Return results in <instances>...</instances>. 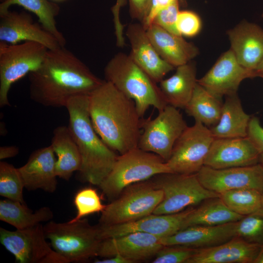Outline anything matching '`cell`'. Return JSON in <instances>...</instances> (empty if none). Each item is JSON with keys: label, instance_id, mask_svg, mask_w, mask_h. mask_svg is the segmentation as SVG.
<instances>
[{"label": "cell", "instance_id": "7a4b0ae2", "mask_svg": "<svg viewBox=\"0 0 263 263\" xmlns=\"http://www.w3.org/2000/svg\"><path fill=\"white\" fill-rule=\"evenodd\" d=\"M93 127L112 150L123 154L138 147L141 117L134 101L105 80L89 95Z\"/></svg>", "mask_w": 263, "mask_h": 263}, {"label": "cell", "instance_id": "44dd1931", "mask_svg": "<svg viewBox=\"0 0 263 263\" xmlns=\"http://www.w3.org/2000/svg\"><path fill=\"white\" fill-rule=\"evenodd\" d=\"M56 155L50 145L33 151L25 164L18 168L29 191L41 189L53 193L57 188Z\"/></svg>", "mask_w": 263, "mask_h": 263}, {"label": "cell", "instance_id": "cb8c5ba5", "mask_svg": "<svg viewBox=\"0 0 263 263\" xmlns=\"http://www.w3.org/2000/svg\"><path fill=\"white\" fill-rule=\"evenodd\" d=\"M146 32L160 56L174 67L188 63L199 54L194 44L156 24H151Z\"/></svg>", "mask_w": 263, "mask_h": 263}, {"label": "cell", "instance_id": "4dcf8cb0", "mask_svg": "<svg viewBox=\"0 0 263 263\" xmlns=\"http://www.w3.org/2000/svg\"><path fill=\"white\" fill-rule=\"evenodd\" d=\"M222 99L214 95L198 83L191 97L185 108L186 113L207 127L219 121L223 107Z\"/></svg>", "mask_w": 263, "mask_h": 263}, {"label": "cell", "instance_id": "7bdbcfd3", "mask_svg": "<svg viewBox=\"0 0 263 263\" xmlns=\"http://www.w3.org/2000/svg\"><path fill=\"white\" fill-rule=\"evenodd\" d=\"M95 263H132L128 260L119 255L106 258L102 260H95Z\"/></svg>", "mask_w": 263, "mask_h": 263}, {"label": "cell", "instance_id": "5b68a950", "mask_svg": "<svg viewBox=\"0 0 263 263\" xmlns=\"http://www.w3.org/2000/svg\"><path fill=\"white\" fill-rule=\"evenodd\" d=\"M167 173L172 172L160 156L137 147L118 156L99 187L109 199H115L128 187Z\"/></svg>", "mask_w": 263, "mask_h": 263}, {"label": "cell", "instance_id": "9c48e42d", "mask_svg": "<svg viewBox=\"0 0 263 263\" xmlns=\"http://www.w3.org/2000/svg\"><path fill=\"white\" fill-rule=\"evenodd\" d=\"M156 176L154 183L163 190L164 196L152 214L178 213L188 207L198 205L206 199L220 197L219 193L205 188L197 173H167Z\"/></svg>", "mask_w": 263, "mask_h": 263}, {"label": "cell", "instance_id": "ee69618b", "mask_svg": "<svg viewBox=\"0 0 263 263\" xmlns=\"http://www.w3.org/2000/svg\"><path fill=\"white\" fill-rule=\"evenodd\" d=\"M253 263H263V246L262 247Z\"/></svg>", "mask_w": 263, "mask_h": 263}, {"label": "cell", "instance_id": "bcb514c9", "mask_svg": "<svg viewBox=\"0 0 263 263\" xmlns=\"http://www.w3.org/2000/svg\"><path fill=\"white\" fill-rule=\"evenodd\" d=\"M125 2V0H117L116 5L114 7L116 9H119L121 6L123 5Z\"/></svg>", "mask_w": 263, "mask_h": 263}, {"label": "cell", "instance_id": "b9f144b4", "mask_svg": "<svg viewBox=\"0 0 263 263\" xmlns=\"http://www.w3.org/2000/svg\"><path fill=\"white\" fill-rule=\"evenodd\" d=\"M19 152V148L15 146H2L0 147V160L13 157Z\"/></svg>", "mask_w": 263, "mask_h": 263}, {"label": "cell", "instance_id": "484cf974", "mask_svg": "<svg viewBox=\"0 0 263 263\" xmlns=\"http://www.w3.org/2000/svg\"><path fill=\"white\" fill-rule=\"evenodd\" d=\"M197 83L195 64L189 61L177 67L175 73L159 82V87L168 104L185 109Z\"/></svg>", "mask_w": 263, "mask_h": 263}, {"label": "cell", "instance_id": "f6af8a7d", "mask_svg": "<svg viewBox=\"0 0 263 263\" xmlns=\"http://www.w3.org/2000/svg\"><path fill=\"white\" fill-rule=\"evenodd\" d=\"M258 77L263 78V59L256 69Z\"/></svg>", "mask_w": 263, "mask_h": 263}, {"label": "cell", "instance_id": "2e32d148", "mask_svg": "<svg viewBox=\"0 0 263 263\" xmlns=\"http://www.w3.org/2000/svg\"><path fill=\"white\" fill-rule=\"evenodd\" d=\"M192 207L173 214H151L132 222L107 226L98 225L101 240L140 232L161 238L171 236L181 230L184 221Z\"/></svg>", "mask_w": 263, "mask_h": 263}, {"label": "cell", "instance_id": "c3c4849f", "mask_svg": "<svg viewBox=\"0 0 263 263\" xmlns=\"http://www.w3.org/2000/svg\"><path fill=\"white\" fill-rule=\"evenodd\" d=\"M262 208H263V192L262 193Z\"/></svg>", "mask_w": 263, "mask_h": 263}, {"label": "cell", "instance_id": "8992f818", "mask_svg": "<svg viewBox=\"0 0 263 263\" xmlns=\"http://www.w3.org/2000/svg\"><path fill=\"white\" fill-rule=\"evenodd\" d=\"M43 230L53 249L68 263L96 256L102 241L98 226L91 225L86 219L64 223L50 221L43 226Z\"/></svg>", "mask_w": 263, "mask_h": 263}, {"label": "cell", "instance_id": "8fae6325", "mask_svg": "<svg viewBox=\"0 0 263 263\" xmlns=\"http://www.w3.org/2000/svg\"><path fill=\"white\" fill-rule=\"evenodd\" d=\"M39 224L24 229L0 228V242L19 263H68L46 240Z\"/></svg>", "mask_w": 263, "mask_h": 263}, {"label": "cell", "instance_id": "7c38bea8", "mask_svg": "<svg viewBox=\"0 0 263 263\" xmlns=\"http://www.w3.org/2000/svg\"><path fill=\"white\" fill-rule=\"evenodd\" d=\"M208 128L195 121L188 127L176 142L166 163L172 173H197L205 161L214 139Z\"/></svg>", "mask_w": 263, "mask_h": 263}, {"label": "cell", "instance_id": "e0dca14e", "mask_svg": "<svg viewBox=\"0 0 263 263\" xmlns=\"http://www.w3.org/2000/svg\"><path fill=\"white\" fill-rule=\"evenodd\" d=\"M161 238L145 232H132L102 240L96 256L109 258L119 255L132 263L155 256L164 246Z\"/></svg>", "mask_w": 263, "mask_h": 263}, {"label": "cell", "instance_id": "ba28073f", "mask_svg": "<svg viewBox=\"0 0 263 263\" xmlns=\"http://www.w3.org/2000/svg\"><path fill=\"white\" fill-rule=\"evenodd\" d=\"M49 49L34 41L9 44L0 41V107L9 106L12 85L41 65Z\"/></svg>", "mask_w": 263, "mask_h": 263}, {"label": "cell", "instance_id": "3957f363", "mask_svg": "<svg viewBox=\"0 0 263 263\" xmlns=\"http://www.w3.org/2000/svg\"><path fill=\"white\" fill-rule=\"evenodd\" d=\"M66 108L68 127L81 158L78 171L80 179L99 186L111 171L118 155L104 142L93 127L89 111V95L72 98Z\"/></svg>", "mask_w": 263, "mask_h": 263}, {"label": "cell", "instance_id": "9a60e30c", "mask_svg": "<svg viewBox=\"0 0 263 263\" xmlns=\"http://www.w3.org/2000/svg\"><path fill=\"white\" fill-rule=\"evenodd\" d=\"M0 41L13 44L34 41L43 44L49 50L62 47L39 22L34 21L30 14L9 10L0 14Z\"/></svg>", "mask_w": 263, "mask_h": 263}, {"label": "cell", "instance_id": "83f0119b", "mask_svg": "<svg viewBox=\"0 0 263 263\" xmlns=\"http://www.w3.org/2000/svg\"><path fill=\"white\" fill-rule=\"evenodd\" d=\"M244 216L230 209L220 197L210 198L191 208L184 221L181 230L194 225L214 226L236 222Z\"/></svg>", "mask_w": 263, "mask_h": 263}, {"label": "cell", "instance_id": "f35d334b", "mask_svg": "<svg viewBox=\"0 0 263 263\" xmlns=\"http://www.w3.org/2000/svg\"><path fill=\"white\" fill-rule=\"evenodd\" d=\"M259 151L263 153V127L256 117H251L247 130V136Z\"/></svg>", "mask_w": 263, "mask_h": 263}, {"label": "cell", "instance_id": "52a82bcc", "mask_svg": "<svg viewBox=\"0 0 263 263\" xmlns=\"http://www.w3.org/2000/svg\"><path fill=\"white\" fill-rule=\"evenodd\" d=\"M163 196V190L154 182L144 181L132 184L106 206L101 212L98 225L128 223L151 214Z\"/></svg>", "mask_w": 263, "mask_h": 263}, {"label": "cell", "instance_id": "ab89813d", "mask_svg": "<svg viewBox=\"0 0 263 263\" xmlns=\"http://www.w3.org/2000/svg\"><path fill=\"white\" fill-rule=\"evenodd\" d=\"M128 1L129 12L131 18L142 23L147 15L150 0H128Z\"/></svg>", "mask_w": 263, "mask_h": 263}, {"label": "cell", "instance_id": "6da1fadb", "mask_svg": "<svg viewBox=\"0 0 263 263\" xmlns=\"http://www.w3.org/2000/svg\"><path fill=\"white\" fill-rule=\"evenodd\" d=\"M28 75L31 99L50 107H66L70 99L89 95L104 81L65 47L48 50L39 67Z\"/></svg>", "mask_w": 263, "mask_h": 263}, {"label": "cell", "instance_id": "d6a6232c", "mask_svg": "<svg viewBox=\"0 0 263 263\" xmlns=\"http://www.w3.org/2000/svg\"><path fill=\"white\" fill-rule=\"evenodd\" d=\"M24 184L18 168L4 161L0 162V195L26 205L23 197Z\"/></svg>", "mask_w": 263, "mask_h": 263}, {"label": "cell", "instance_id": "1f68e13d", "mask_svg": "<svg viewBox=\"0 0 263 263\" xmlns=\"http://www.w3.org/2000/svg\"><path fill=\"white\" fill-rule=\"evenodd\" d=\"M220 198L233 212L243 216L262 208V193L251 188H239L221 193Z\"/></svg>", "mask_w": 263, "mask_h": 263}, {"label": "cell", "instance_id": "30bf717a", "mask_svg": "<svg viewBox=\"0 0 263 263\" xmlns=\"http://www.w3.org/2000/svg\"><path fill=\"white\" fill-rule=\"evenodd\" d=\"M154 118H142V132L138 147L154 153L166 162L169 158L173 147L188 127L178 108L167 105L158 111Z\"/></svg>", "mask_w": 263, "mask_h": 263}, {"label": "cell", "instance_id": "74e56055", "mask_svg": "<svg viewBox=\"0 0 263 263\" xmlns=\"http://www.w3.org/2000/svg\"><path fill=\"white\" fill-rule=\"evenodd\" d=\"M177 30L182 36L193 37L200 31L202 23L199 16L189 10L180 11L176 21Z\"/></svg>", "mask_w": 263, "mask_h": 263}, {"label": "cell", "instance_id": "f1b7e54d", "mask_svg": "<svg viewBox=\"0 0 263 263\" xmlns=\"http://www.w3.org/2000/svg\"><path fill=\"white\" fill-rule=\"evenodd\" d=\"M53 217L52 210L48 207L33 211L19 202L8 199L0 201V220L17 229H26L50 221Z\"/></svg>", "mask_w": 263, "mask_h": 263}, {"label": "cell", "instance_id": "ac0fdd59", "mask_svg": "<svg viewBox=\"0 0 263 263\" xmlns=\"http://www.w3.org/2000/svg\"><path fill=\"white\" fill-rule=\"evenodd\" d=\"M260 154L247 137L215 138L204 166L216 169L251 166L259 163Z\"/></svg>", "mask_w": 263, "mask_h": 263}, {"label": "cell", "instance_id": "5bb4252c", "mask_svg": "<svg viewBox=\"0 0 263 263\" xmlns=\"http://www.w3.org/2000/svg\"><path fill=\"white\" fill-rule=\"evenodd\" d=\"M258 77L256 71L242 66L231 49L224 53L197 83L211 94L222 99L237 94L244 79Z\"/></svg>", "mask_w": 263, "mask_h": 263}, {"label": "cell", "instance_id": "277c9868", "mask_svg": "<svg viewBox=\"0 0 263 263\" xmlns=\"http://www.w3.org/2000/svg\"><path fill=\"white\" fill-rule=\"evenodd\" d=\"M104 72L105 80L134 101L141 117L150 106L160 111L168 105L157 83L137 65L129 55L121 52L115 55Z\"/></svg>", "mask_w": 263, "mask_h": 263}, {"label": "cell", "instance_id": "4fadbf2b", "mask_svg": "<svg viewBox=\"0 0 263 263\" xmlns=\"http://www.w3.org/2000/svg\"><path fill=\"white\" fill-rule=\"evenodd\" d=\"M206 188L220 194L239 188H251L263 192V167L255 165L216 169L204 166L197 173Z\"/></svg>", "mask_w": 263, "mask_h": 263}, {"label": "cell", "instance_id": "816d5d0a", "mask_svg": "<svg viewBox=\"0 0 263 263\" xmlns=\"http://www.w3.org/2000/svg\"><path fill=\"white\" fill-rule=\"evenodd\" d=\"M262 17L263 18V13L262 14Z\"/></svg>", "mask_w": 263, "mask_h": 263}, {"label": "cell", "instance_id": "f546056e", "mask_svg": "<svg viewBox=\"0 0 263 263\" xmlns=\"http://www.w3.org/2000/svg\"><path fill=\"white\" fill-rule=\"evenodd\" d=\"M12 5L22 6L35 14L44 29L55 36L62 47H65L66 39L56 27L55 18L59 13L60 7L56 2L49 0H5L0 4V14L8 11Z\"/></svg>", "mask_w": 263, "mask_h": 263}, {"label": "cell", "instance_id": "603a6c76", "mask_svg": "<svg viewBox=\"0 0 263 263\" xmlns=\"http://www.w3.org/2000/svg\"><path fill=\"white\" fill-rule=\"evenodd\" d=\"M262 246L236 236L218 245L197 249L186 263H253Z\"/></svg>", "mask_w": 263, "mask_h": 263}, {"label": "cell", "instance_id": "7402d4cb", "mask_svg": "<svg viewBox=\"0 0 263 263\" xmlns=\"http://www.w3.org/2000/svg\"><path fill=\"white\" fill-rule=\"evenodd\" d=\"M230 49L243 67L255 71L263 59V29L247 21L227 32Z\"/></svg>", "mask_w": 263, "mask_h": 263}, {"label": "cell", "instance_id": "f907efd6", "mask_svg": "<svg viewBox=\"0 0 263 263\" xmlns=\"http://www.w3.org/2000/svg\"><path fill=\"white\" fill-rule=\"evenodd\" d=\"M4 0H0V1L1 2L4 1Z\"/></svg>", "mask_w": 263, "mask_h": 263}, {"label": "cell", "instance_id": "d6986e66", "mask_svg": "<svg viewBox=\"0 0 263 263\" xmlns=\"http://www.w3.org/2000/svg\"><path fill=\"white\" fill-rule=\"evenodd\" d=\"M126 35L131 44L130 56L154 81L159 83L174 67L158 54L141 23L128 25Z\"/></svg>", "mask_w": 263, "mask_h": 263}, {"label": "cell", "instance_id": "e575fe53", "mask_svg": "<svg viewBox=\"0 0 263 263\" xmlns=\"http://www.w3.org/2000/svg\"><path fill=\"white\" fill-rule=\"evenodd\" d=\"M74 203L77 210L76 216L70 220L73 222L87 215L102 212L106 207L96 189L87 187L79 190L75 194Z\"/></svg>", "mask_w": 263, "mask_h": 263}, {"label": "cell", "instance_id": "7dc6e473", "mask_svg": "<svg viewBox=\"0 0 263 263\" xmlns=\"http://www.w3.org/2000/svg\"><path fill=\"white\" fill-rule=\"evenodd\" d=\"M259 163L262 165L263 167V153H262L260 154L259 157Z\"/></svg>", "mask_w": 263, "mask_h": 263}, {"label": "cell", "instance_id": "836d02e7", "mask_svg": "<svg viewBox=\"0 0 263 263\" xmlns=\"http://www.w3.org/2000/svg\"><path fill=\"white\" fill-rule=\"evenodd\" d=\"M237 237L263 246V208L246 216L237 222Z\"/></svg>", "mask_w": 263, "mask_h": 263}, {"label": "cell", "instance_id": "60d3db41", "mask_svg": "<svg viewBox=\"0 0 263 263\" xmlns=\"http://www.w3.org/2000/svg\"><path fill=\"white\" fill-rule=\"evenodd\" d=\"M185 0H150L147 15L141 23L144 28L147 29L152 24V21L156 13L161 9L175 1L184 2Z\"/></svg>", "mask_w": 263, "mask_h": 263}, {"label": "cell", "instance_id": "d4e9b609", "mask_svg": "<svg viewBox=\"0 0 263 263\" xmlns=\"http://www.w3.org/2000/svg\"><path fill=\"white\" fill-rule=\"evenodd\" d=\"M50 146L57 157L56 163L57 176L69 180L74 172L79 170L81 158L68 126H60L54 130Z\"/></svg>", "mask_w": 263, "mask_h": 263}, {"label": "cell", "instance_id": "8d00e7d4", "mask_svg": "<svg viewBox=\"0 0 263 263\" xmlns=\"http://www.w3.org/2000/svg\"><path fill=\"white\" fill-rule=\"evenodd\" d=\"M179 2L175 1L160 10L153 18L152 24L172 34L181 36L176 27L177 16L180 11Z\"/></svg>", "mask_w": 263, "mask_h": 263}, {"label": "cell", "instance_id": "4316f807", "mask_svg": "<svg viewBox=\"0 0 263 263\" xmlns=\"http://www.w3.org/2000/svg\"><path fill=\"white\" fill-rule=\"evenodd\" d=\"M250 118L237 94L228 95L223 104L218 122L210 130L214 138L245 137Z\"/></svg>", "mask_w": 263, "mask_h": 263}, {"label": "cell", "instance_id": "d590c367", "mask_svg": "<svg viewBox=\"0 0 263 263\" xmlns=\"http://www.w3.org/2000/svg\"><path fill=\"white\" fill-rule=\"evenodd\" d=\"M197 249L181 245L164 246L156 254L153 263H186Z\"/></svg>", "mask_w": 263, "mask_h": 263}, {"label": "cell", "instance_id": "681fc988", "mask_svg": "<svg viewBox=\"0 0 263 263\" xmlns=\"http://www.w3.org/2000/svg\"><path fill=\"white\" fill-rule=\"evenodd\" d=\"M53 0L55 2H56V1H61L65 0Z\"/></svg>", "mask_w": 263, "mask_h": 263}, {"label": "cell", "instance_id": "ffe728a7", "mask_svg": "<svg viewBox=\"0 0 263 263\" xmlns=\"http://www.w3.org/2000/svg\"><path fill=\"white\" fill-rule=\"evenodd\" d=\"M237 222L188 227L171 236L161 238L160 242L164 246L181 245L196 249L214 246L237 236Z\"/></svg>", "mask_w": 263, "mask_h": 263}]
</instances>
